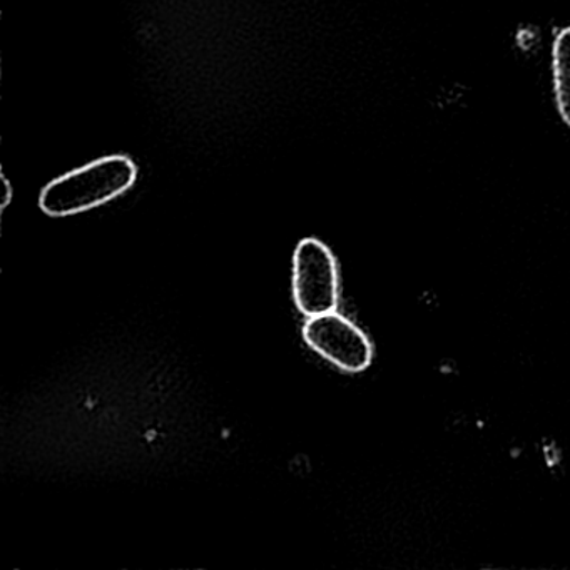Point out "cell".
Segmentation results:
<instances>
[{
    "label": "cell",
    "mask_w": 570,
    "mask_h": 570,
    "mask_svg": "<svg viewBox=\"0 0 570 570\" xmlns=\"http://www.w3.org/2000/svg\"><path fill=\"white\" fill-rule=\"evenodd\" d=\"M552 85L557 111L570 128V26L560 29L553 38Z\"/></svg>",
    "instance_id": "obj_4"
},
{
    "label": "cell",
    "mask_w": 570,
    "mask_h": 570,
    "mask_svg": "<svg viewBox=\"0 0 570 570\" xmlns=\"http://www.w3.org/2000/svg\"><path fill=\"white\" fill-rule=\"evenodd\" d=\"M2 183H4V199H2V212L11 205L12 196H14V189H12L11 181L8 176L2 175Z\"/></svg>",
    "instance_id": "obj_5"
},
{
    "label": "cell",
    "mask_w": 570,
    "mask_h": 570,
    "mask_svg": "<svg viewBox=\"0 0 570 570\" xmlns=\"http://www.w3.org/2000/svg\"><path fill=\"white\" fill-rule=\"evenodd\" d=\"M302 336L313 352L343 372L360 373L372 363L368 336L336 309L306 318Z\"/></svg>",
    "instance_id": "obj_3"
},
{
    "label": "cell",
    "mask_w": 570,
    "mask_h": 570,
    "mask_svg": "<svg viewBox=\"0 0 570 570\" xmlns=\"http://www.w3.org/2000/svg\"><path fill=\"white\" fill-rule=\"evenodd\" d=\"M136 179L138 166L129 156H102L52 179L39 195V208L51 218L91 212L126 195Z\"/></svg>",
    "instance_id": "obj_1"
},
{
    "label": "cell",
    "mask_w": 570,
    "mask_h": 570,
    "mask_svg": "<svg viewBox=\"0 0 570 570\" xmlns=\"http://www.w3.org/2000/svg\"><path fill=\"white\" fill-rule=\"evenodd\" d=\"M293 299L299 313L312 318L335 312L340 302V273L332 249L316 238H305L293 255Z\"/></svg>",
    "instance_id": "obj_2"
}]
</instances>
